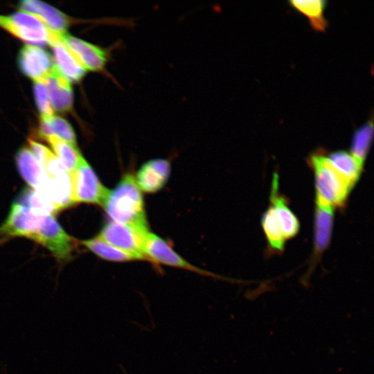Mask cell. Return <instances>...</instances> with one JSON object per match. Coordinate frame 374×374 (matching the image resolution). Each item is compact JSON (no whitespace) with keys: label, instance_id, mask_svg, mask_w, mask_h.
<instances>
[{"label":"cell","instance_id":"cell-22","mask_svg":"<svg viewBox=\"0 0 374 374\" xmlns=\"http://www.w3.org/2000/svg\"><path fill=\"white\" fill-rule=\"evenodd\" d=\"M44 139L48 142L55 156L67 171L69 173L73 172L83 158L76 145L69 143L55 136H48Z\"/></svg>","mask_w":374,"mask_h":374},{"label":"cell","instance_id":"cell-3","mask_svg":"<svg viewBox=\"0 0 374 374\" xmlns=\"http://www.w3.org/2000/svg\"><path fill=\"white\" fill-rule=\"evenodd\" d=\"M309 161L314 172L317 204L332 208L341 206L353 187L335 169L327 156L314 153Z\"/></svg>","mask_w":374,"mask_h":374},{"label":"cell","instance_id":"cell-5","mask_svg":"<svg viewBox=\"0 0 374 374\" xmlns=\"http://www.w3.org/2000/svg\"><path fill=\"white\" fill-rule=\"evenodd\" d=\"M148 228L121 224L114 222L107 223L98 237L107 243L126 252L145 259L143 249Z\"/></svg>","mask_w":374,"mask_h":374},{"label":"cell","instance_id":"cell-9","mask_svg":"<svg viewBox=\"0 0 374 374\" xmlns=\"http://www.w3.org/2000/svg\"><path fill=\"white\" fill-rule=\"evenodd\" d=\"M17 62L22 73L39 82L48 77L56 66L48 52L31 44H26L21 48Z\"/></svg>","mask_w":374,"mask_h":374},{"label":"cell","instance_id":"cell-20","mask_svg":"<svg viewBox=\"0 0 374 374\" xmlns=\"http://www.w3.org/2000/svg\"><path fill=\"white\" fill-rule=\"evenodd\" d=\"M326 1L292 0L289 3L297 11L306 16L312 27L317 31H324L328 22L324 17Z\"/></svg>","mask_w":374,"mask_h":374},{"label":"cell","instance_id":"cell-4","mask_svg":"<svg viewBox=\"0 0 374 374\" xmlns=\"http://www.w3.org/2000/svg\"><path fill=\"white\" fill-rule=\"evenodd\" d=\"M0 28L15 37L35 45L48 44L54 33L35 16L19 11L9 15H0Z\"/></svg>","mask_w":374,"mask_h":374},{"label":"cell","instance_id":"cell-25","mask_svg":"<svg viewBox=\"0 0 374 374\" xmlns=\"http://www.w3.org/2000/svg\"><path fill=\"white\" fill-rule=\"evenodd\" d=\"M17 203L46 214L57 212L53 204L44 196L33 188L24 189Z\"/></svg>","mask_w":374,"mask_h":374},{"label":"cell","instance_id":"cell-17","mask_svg":"<svg viewBox=\"0 0 374 374\" xmlns=\"http://www.w3.org/2000/svg\"><path fill=\"white\" fill-rule=\"evenodd\" d=\"M333 221V208L317 204L314 222V253L317 256L329 244Z\"/></svg>","mask_w":374,"mask_h":374},{"label":"cell","instance_id":"cell-26","mask_svg":"<svg viewBox=\"0 0 374 374\" xmlns=\"http://www.w3.org/2000/svg\"><path fill=\"white\" fill-rule=\"evenodd\" d=\"M33 91L36 105L41 116L53 115V109L44 84L42 82L34 81Z\"/></svg>","mask_w":374,"mask_h":374},{"label":"cell","instance_id":"cell-1","mask_svg":"<svg viewBox=\"0 0 374 374\" xmlns=\"http://www.w3.org/2000/svg\"><path fill=\"white\" fill-rule=\"evenodd\" d=\"M19 237L31 239L46 247L59 262L69 260L76 247L53 215L30 209L22 218Z\"/></svg>","mask_w":374,"mask_h":374},{"label":"cell","instance_id":"cell-12","mask_svg":"<svg viewBox=\"0 0 374 374\" xmlns=\"http://www.w3.org/2000/svg\"><path fill=\"white\" fill-rule=\"evenodd\" d=\"M42 83L46 87L52 107L57 112H66L73 106V91L70 81L55 66Z\"/></svg>","mask_w":374,"mask_h":374},{"label":"cell","instance_id":"cell-6","mask_svg":"<svg viewBox=\"0 0 374 374\" xmlns=\"http://www.w3.org/2000/svg\"><path fill=\"white\" fill-rule=\"evenodd\" d=\"M69 174L75 204L86 202L103 205L109 190L101 184L84 157L76 169Z\"/></svg>","mask_w":374,"mask_h":374},{"label":"cell","instance_id":"cell-8","mask_svg":"<svg viewBox=\"0 0 374 374\" xmlns=\"http://www.w3.org/2000/svg\"><path fill=\"white\" fill-rule=\"evenodd\" d=\"M57 37L87 71L105 70L108 61V52L106 50L66 33L59 34Z\"/></svg>","mask_w":374,"mask_h":374},{"label":"cell","instance_id":"cell-23","mask_svg":"<svg viewBox=\"0 0 374 374\" xmlns=\"http://www.w3.org/2000/svg\"><path fill=\"white\" fill-rule=\"evenodd\" d=\"M373 136V118L359 127L353 137L351 154L362 163L368 154Z\"/></svg>","mask_w":374,"mask_h":374},{"label":"cell","instance_id":"cell-7","mask_svg":"<svg viewBox=\"0 0 374 374\" xmlns=\"http://www.w3.org/2000/svg\"><path fill=\"white\" fill-rule=\"evenodd\" d=\"M145 259L167 266L187 269L202 275H215L189 263L178 254L170 245L159 235L148 232L143 249Z\"/></svg>","mask_w":374,"mask_h":374},{"label":"cell","instance_id":"cell-21","mask_svg":"<svg viewBox=\"0 0 374 374\" xmlns=\"http://www.w3.org/2000/svg\"><path fill=\"white\" fill-rule=\"evenodd\" d=\"M82 244L85 246L98 257L109 261L126 262L140 258L128 252L123 251L99 238H94L81 241Z\"/></svg>","mask_w":374,"mask_h":374},{"label":"cell","instance_id":"cell-18","mask_svg":"<svg viewBox=\"0 0 374 374\" xmlns=\"http://www.w3.org/2000/svg\"><path fill=\"white\" fill-rule=\"evenodd\" d=\"M39 134L43 139L48 136H55L76 145V138L73 127L67 121L60 116H41Z\"/></svg>","mask_w":374,"mask_h":374},{"label":"cell","instance_id":"cell-16","mask_svg":"<svg viewBox=\"0 0 374 374\" xmlns=\"http://www.w3.org/2000/svg\"><path fill=\"white\" fill-rule=\"evenodd\" d=\"M278 177L274 174L272 180L271 199L275 215L285 238L294 237L298 232L299 224L297 218L289 208L286 199L278 195Z\"/></svg>","mask_w":374,"mask_h":374},{"label":"cell","instance_id":"cell-13","mask_svg":"<svg viewBox=\"0 0 374 374\" xmlns=\"http://www.w3.org/2000/svg\"><path fill=\"white\" fill-rule=\"evenodd\" d=\"M19 172L33 189L42 195L47 175L39 162L28 148H21L15 156Z\"/></svg>","mask_w":374,"mask_h":374},{"label":"cell","instance_id":"cell-10","mask_svg":"<svg viewBox=\"0 0 374 374\" xmlns=\"http://www.w3.org/2000/svg\"><path fill=\"white\" fill-rule=\"evenodd\" d=\"M21 11L33 15L57 35L64 33L70 24L69 18L55 8L37 0H24L19 3Z\"/></svg>","mask_w":374,"mask_h":374},{"label":"cell","instance_id":"cell-11","mask_svg":"<svg viewBox=\"0 0 374 374\" xmlns=\"http://www.w3.org/2000/svg\"><path fill=\"white\" fill-rule=\"evenodd\" d=\"M170 171L168 161L162 159L150 160L139 170L135 180L141 190L149 193H155L164 186Z\"/></svg>","mask_w":374,"mask_h":374},{"label":"cell","instance_id":"cell-14","mask_svg":"<svg viewBox=\"0 0 374 374\" xmlns=\"http://www.w3.org/2000/svg\"><path fill=\"white\" fill-rule=\"evenodd\" d=\"M49 45L53 53L54 62L60 71L69 81L78 82L82 80L87 71L59 40L57 34L55 33Z\"/></svg>","mask_w":374,"mask_h":374},{"label":"cell","instance_id":"cell-2","mask_svg":"<svg viewBox=\"0 0 374 374\" xmlns=\"http://www.w3.org/2000/svg\"><path fill=\"white\" fill-rule=\"evenodd\" d=\"M103 206L112 222L148 228L141 190L132 174L109 190Z\"/></svg>","mask_w":374,"mask_h":374},{"label":"cell","instance_id":"cell-24","mask_svg":"<svg viewBox=\"0 0 374 374\" xmlns=\"http://www.w3.org/2000/svg\"><path fill=\"white\" fill-rule=\"evenodd\" d=\"M262 224L270 247L275 250H283L285 238L272 207L264 213Z\"/></svg>","mask_w":374,"mask_h":374},{"label":"cell","instance_id":"cell-15","mask_svg":"<svg viewBox=\"0 0 374 374\" xmlns=\"http://www.w3.org/2000/svg\"><path fill=\"white\" fill-rule=\"evenodd\" d=\"M42 195L53 204L57 211L73 205L75 202L70 174L55 177L47 176Z\"/></svg>","mask_w":374,"mask_h":374},{"label":"cell","instance_id":"cell-19","mask_svg":"<svg viewBox=\"0 0 374 374\" xmlns=\"http://www.w3.org/2000/svg\"><path fill=\"white\" fill-rule=\"evenodd\" d=\"M328 157L335 169L353 187L359 177L363 163L351 153L344 150L334 152Z\"/></svg>","mask_w":374,"mask_h":374}]
</instances>
